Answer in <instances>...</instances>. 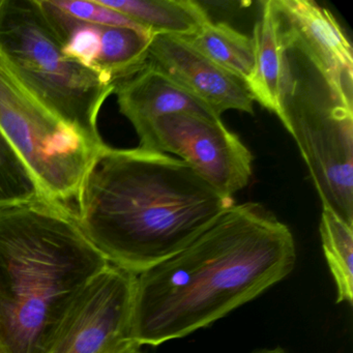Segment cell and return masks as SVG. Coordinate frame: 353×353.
Segmentation results:
<instances>
[{"instance_id":"obj_1","label":"cell","mask_w":353,"mask_h":353,"mask_svg":"<svg viewBox=\"0 0 353 353\" xmlns=\"http://www.w3.org/2000/svg\"><path fill=\"white\" fill-rule=\"evenodd\" d=\"M296 262L288 226L234 204L188 247L136 276L131 338L159 346L208 327L281 282Z\"/></svg>"},{"instance_id":"obj_11","label":"cell","mask_w":353,"mask_h":353,"mask_svg":"<svg viewBox=\"0 0 353 353\" xmlns=\"http://www.w3.org/2000/svg\"><path fill=\"white\" fill-rule=\"evenodd\" d=\"M113 92L117 94L119 111L129 119L137 135L156 119L175 113L221 119L150 63L130 77L115 82Z\"/></svg>"},{"instance_id":"obj_4","label":"cell","mask_w":353,"mask_h":353,"mask_svg":"<svg viewBox=\"0 0 353 353\" xmlns=\"http://www.w3.org/2000/svg\"><path fill=\"white\" fill-rule=\"evenodd\" d=\"M276 24L278 117L296 142L323 208L353 227V96Z\"/></svg>"},{"instance_id":"obj_20","label":"cell","mask_w":353,"mask_h":353,"mask_svg":"<svg viewBox=\"0 0 353 353\" xmlns=\"http://www.w3.org/2000/svg\"><path fill=\"white\" fill-rule=\"evenodd\" d=\"M254 353H287L286 351L283 350L282 348H274V349H264V350L257 351Z\"/></svg>"},{"instance_id":"obj_14","label":"cell","mask_w":353,"mask_h":353,"mask_svg":"<svg viewBox=\"0 0 353 353\" xmlns=\"http://www.w3.org/2000/svg\"><path fill=\"white\" fill-rule=\"evenodd\" d=\"M183 39L219 67L245 83L249 81L255 65L253 42L249 37L228 24L210 21L195 34Z\"/></svg>"},{"instance_id":"obj_10","label":"cell","mask_w":353,"mask_h":353,"mask_svg":"<svg viewBox=\"0 0 353 353\" xmlns=\"http://www.w3.org/2000/svg\"><path fill=\"white\" fill-rule=\"evenodd\" d=\"M280 26L332 78L353 96V52L340 24L328 10L311 0H272Z\"/></svg>"},{"instance_id":"obj_3","label":"cell","mask_w":353,"mask_h":353,"mask_svg":"<svg viewBox=\"0 0 353 353\" xmlns=\"http://www.w3.org/2000/svg\"><path fill=\"white\" fill-rule=\"evenodd\" d=\"M109 262L69 205L0 206V351L44 353L78 295Z\"/></svg>"},{"instance_id":"obj_16","label":"cell","mask_w":353,"mask_h":353,"mask_svg":"<svg viewBox=\"0 0 353 353\" xmlns=\"http://www.w3.org/2000/svg\"><path fill=\"white\" fill-rule=\"evenodd\" d=\"M322 249L336 288V303H352L353 227L332 214L322 210L320 221Z\"/></svg>"},{"instance_id":"obj_5","label":"cell","mask_w":353,"mask_h":353,"mask_svg":"<svg viewBox=\"0 0 353 353\" xmlns=\"http://www.w3.org/2000/svg\"><path fill=\"white\" fill-rule=\"evenodd\" d=\"M63 45L38 0H3L0 57L6 65L39 102L104 148L98 119L114 84L68 57Z\"/></svg>"},{"instance_id":"obj_8","label":"cell","mask_w":353,"mask_h":353,"mask_svg":"<svg viewBox=\"0 0 353 353\" xmlns=\"http://www.w3.org/2000/svg\"><path fill=\"white\" fill-rule=\"evenodd\" d=\"M136 274L109 264L78 295L44 353H106L131 338Z\"/></svg>"},{"instance_id":"obj_18","label":"cell","mask_w":353,"mask_h":353,"mask_svg":"<svg viewBox=\"0 0 353 353\" xmlns=\"http://www.w3.org/2000/svg\"><path fill=\"white\" fill-rule=\"evenodd\" d=\"M51 3L63 13L84 23L108 26V28H131V30L150 34L139 24L136 23L123 14L103 6L99 0H94V1L51 0Z\"/></svg>"},{"instance_id":"obj_2","label":"cell","mask_w":353,"mask_h":353,"mask_svg":"<svg viewBox=\"0 0 353 353\" xmlns=\"http://www.w3.org/2000/svg\"><path fill=\"white\" fill-rule=\"evenodd\" d=\"M76 201L92 245L136 276L185 249L234 205L181 159L108 145Z\"/></svg>"},{"instance_id":"obj_6","label":"cell","mask_w":353,"mask_h":353,"mask_svg":"<svg viewBox=\"0 0 353 353\" xmlns=\"http://www.w3.org/2000/svg\"><path fill=\"white\" fill-rule=\"evenodd\" d=\"M0 130L11 142L42 197L77 200L100 148L59 119L20 83L0 57Z\"/></svg>"},{"instance_id":"obj_7","label":"cell","mask_w":353,"mask_h":353,"mask_svg":"<svg viewBox=\"0 0 353 353\" xmlns=\"http://www.w3.org/2000/svg\"><path fill=\"white\" fill-rule=\"evenodd\" d=\"M138 137V148L175 154L227 197L233 198L251 179L253 156L221 119L175 113L156 119Z\"/></svg>"},{"instance_id":"obj_17","label":"cell","mask_w":353,"mask_h":353,"mask_svg":"<svg viewBox=\"0 0 353 353\" xmlns=\"http://www.w3.org/2000/svg\"><path fill=\"white\" fill-rule=\"evenodd\" d=\"M41 197L32 173L0 130V206L26 203Z\"/></svg>"},{"instance_id":"obj_15","label":"cell","mask_w":353,"mask_h":353,"mask_svg":"<svg viewBox=\"0 0 353 353\" xmlns=\"http://www.w3.org/2000/svg\"><path fill=\"white\" fill-rule=\"evenodd\" d=\"M150 39L131 28L102 26L97 71L113 84L137 73L148 63Z\"/></svg>"},{"instance_id":"obj_19","label":"cell","mask_w":353,"mask_h":353,"mask_svg":"<svg viewBox=\"0 0 353 353\" xmlns=\"http://www.w3.org/2000/svg\"><path fill=\"white\" fill-rule=\"evenodd\" d=\"M106 353H143L141 351V346L134 342V341H128L123 344L119 345L117 348L112 350L107 351Z\"/></svg>"},{"instance_id":"obj_22","label":"cell","mask_w":353,"mask_h":353,"mask_svg":"<svg viewBox=\"0 0 353 353\" xmlns=\"http://www.w3.org/2000/svg\"><path fill=\"white\" fill-rule=\"evenodd\" d=\"M0 353H1V351H0Z\"/></svg>"},{"instance_id":"obj_9","label":"cell","mask_w":353,"mask_h":353,"mask_svg":"<svg viewBox=\"0 0 353 353\" xmlns=\"http://www.w3.org/2000/svg\"><path fill=\"white\" fill-rule=\"evenodd\" d=\"M148 63L220 117L227 110L254 114L255 100L247 83L198 52L185 39L152 36Z\"/></svg>"},{"instance_id":"obj_13","label":"cell","mask_w":353,"mask_h":353,"mask_svg":"<svg viewBox=\"0 0 353 353\" xmlns=\"http://www.w3.org/2000/svg\"><path fill=\"white\" fill-rule=\"evenodd\" d=\"M255 65L247 82L255 102L274 114H279L281 50L278 24L272 0L264 3L261 18L255 24L252 39Z\"/></svg>"},{"instance_id":"obj_21","label":"cell","mask_w":353,"mask_h":353,"mask_svg":"<svg viewBox=\"0 0 353 353\" xmlns=\"http://www.w3.org/2000/svg\"><path fill=\"white\" fill-rule=\"evenodd\" d=\"M3 0H0V11H1V7H3Z\"/></svg>"},{"instance_id":"obj_12","label":"cell","mask_w":353,"mask_h":353,"mask_svg":"<svg viewBox=\"0 0 353 353\" xmlns=\"http://www.w3.org/2000/svg\"><path fill=\"white\" fill-rule=\"evenodd\" d=\"M103 6L129 17L148 34L192 36L212 21L194 0H99Z\"/></svg>"}]
</instances>
